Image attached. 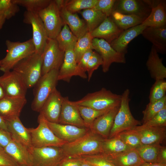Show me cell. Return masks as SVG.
Returning a JSON list of instances; mask_svg holds the SVG:
<instances>
[{"label": "cell", "instance_id": "cell-1", "mask_svg": "<svg viewBox=\"0 0 166 166\" xmlns=\"http://www.w3.org/2000/svg\"><path fill=\"white\" fill-rule=\"evenodd\" d=\"M105 139L90 129L84 136L73 142L66 143L61 147L67 157H79L102 153Z\"/></svg>", "mask_w": 166, "mask_h": 166}, {"label": "cell", "instance_id": "cell-2", "mask_svg": "<svg viewBox=\"0 0 166 166\" xmlns=\"http://www.w3.org/2000/svg\"><path fill=\"white\" fill-rule=\"evenodd\" d=\"M121 95L114 93L105 88L86 94L78 100L72 101L77 106H85L98 110L112 109L120 105Z\"/></svg>", "mask_w": 166, "mask_h": 166}, {"label": "cell", "instance_id": "cell-3", "mask_svg": "<svg viewBox=\"0 0 166 166\" xmlns=\"http://www.w3.org/2000/svg\"><path fill=\"white\" fill-rule=\"evenodd\" d=\"M6 44L7 53L0 65V70L4 73L10 71L18 62L35 52L32 38L23 42L6 40Z\"/></svg>", "mask_w": 166, "mask_h": 166}, {"label": "cell", "instance_id": "cell-4", "mask_svg": "<svg viewBox=\"0 0 166 166\" xmlns=\"http://www.w3.org/2000/svg\"><path fill=\"white\" fill-rule=\"evenodd\" d=\"M42 55L34 53L21 60L12 70L21 77L27 89L34 86L42 76Z\"/></svg>", "mask_w": 166, "mask_h": 166}, {"label": "cell", "instance_id": "cell-5", "mask_svg": "<svg viewBox=\"0 0 166 166\" xmlns=\"http://www.w3.org/2000/svg\"><path fill=\"white\" fill-rule=\"evenodd\" d=\"M130 93L129 90L127 89L121 95L120 106L108 139L112 138L123 131L132 129L141 124L140 122L136 119L131 112L129 106Z\"/></svg>", "mask_w": 166, "mask_h": 166}, {"label": "cell", "instance_id": "cell-6", "mask_svg": "<svg viewBox=\"0 0 166 166\" xmlns=\"http://www.w3.org/2000/svg\"><path fill=\"white\" fill-rule=\"evenodd\" d=\"M59 70L53 69L42 76L34 86V98L31 107L39 112L49 96L56 88Z\"/></svg>", "mask_w": 166, "mask_h": 166}, {"label": "cell", "instance_id": "cell-7", "mask_svg": "<svg viewBox=\"0 0 166 166\" xmlns=\"http://www.w3.org/2000/svg\"><path fill=\"white\" fill-rule=\"evenodd\" d=\"M38 125L36 128H28L32 147H61L66 143L60 139L49 127L47 121L42 116L38 117Z\"/></svg>", "mask_w": 166, "mask_h": 166}, {"label": "cell", "instance_id": "cell-8", "mask_svg": "<svg viewBox=\"0 0 166 166\" xmlns=\"http://www.w3.org/2000/svg\"><path fill=\"white\" fill-rule=\"evenodd\" d=\"M29 149L32 166H57L66 157L61 147H31Z\"/></svg>", "mask_w": 166, "mask_h": 166}, {"label": "cell", "instance_id": "cell-9", "mask_svg": "<svg viewBox=\"0 0 166 166\" xmlns=\"http://www.w3.org/2000/svg\"><path fill=\"white\" fill-rule=\"evenodd\" d=\"M38 14L43 22L48 38L55 39L64 24L60 10L54 0H51L49 5Z\"/></svg>", "mask_w": 166, "mask_h": 166}, {"label": "cell", "instance_id": "cell-10", "mask_svg": "<svg viewBox=\"0 0 166 166\" xmlns=\"http://www.w3.org/2000/svg\"><path fill=\"white\" fill-rule=\"evenodd\" d=\"M64 54L65 52L59 48L56 40L49 38L42 54V76L53 69L59 70Z\"/></svg>", "mask_w": 166, "mask_h": 166}, {"label": "cell", "instance_id": "cell-11", "mask_svg": "<svg viewBox=\"0 0 166 166\" xmlns=\"http://www.w3.org/2000/svg\"><path fill=\"white\" fill-rule=\"evenodd\" d=\"M23 22L31 25L35 53L42 55L49 38L42 21L38 13L26 11L24 14Z\"/></svg>", "mask_w": 166, "mask_h": 166}, {"label": "cell", "instance_id": "cell-12", "mask_svg": "<svg viewBox=\"0 0 166 166\" xmlns=\"http://www.w3.org/2000/svg\"><path fill=\"white\" fill-rule=\"evenodd\" d=\"M93 49L98 53L102 59V70L106 73L113 63H125V54L115 50L110 44L105 40L97 38L92 41Z\"/></svg>", "mask_w": 166, "mask_h": 166}, {"label": "cell", "instance_id": "cell-13", "mask_svg": "<svg viewBox=\"0 0 166 166\" xmlns=\"http://www.w3.org/2000/svg\"><path fill=\"white\" fill-rule=\"evenodd\" d=\"M0 84L6 96L26 97L27 88L20 76L12 70L0 77Z\"/></svg>", "mask_w": 166, "mask_h": 166}, {"label": "cell", "instance_id": "cell-14", "mask_svg": "<svg viewBox=\"0 0 166 166\" xmlns=\"http://www.w3.org/2000/svg\"><path fill=\"white\" fill-rule=\"evenodd\" d=\"M113 11L127 15H133L145 20L149 16L151 8L144 0H116Z\"/></svg>", "mask_w": 166, "mask_h": 166}, {"label": "cell", "instance_id": "cell-15", "mask_svg": "<svg viewBox=\"0 0 166 166\" xmlns=\"http://www.w3.org/2000/svg\"><path fill=\"white\" fill-rule=\"evenodd\" d=\"M63 97L56 88L44 103L39 113L47 121L58 123Z\"/></svg>", "mask_w": 166, "mask_h": 166}, {"label": "cell", "instance_id": "cell-16", "mask_svg": "<svg viewBox=\"0 0 166 166\" xmlns=\"http://www.w3.org/2000/svg\"><path fill=\"white\" fill-rule=\"evenodd\" d=\"M48 125L55 136L66 143H69L84 136L89 130L86 128L61 124L47 121Z\"/></svg>", "mask_w": 166, "mask_h": 166}, {"label": "cell", "instance_id": "cell-17", "mask_svg": "<svg viewBox=\"0 0 166 166\" xmlns=\"http://www.w3.org/2000/svg\"><path fill=\"white\" fill-rule=\"evenodd\" d=\"M58 123L86 128L77 106L69 101L67 97H63Z\"/></svg>", "mask_w": 166, "mask_h": 166}, {"label": "cell", "instance_id": "cell-18", "mask_svg": "<svg viewBox=\"0 0 166 166\" xmlns=\"http://www.w3.org/2000/svg\"><path fill=\"white\" fill-rule=\"evenodd\" d=\"M26 102V97L5 96L0 100V115L5 121L19 117Z\"/></svg>", "mask_w": 166, "mask_h": 166}, {"label": "cell", "instance_id": "cell-19", "mask_svg": "<svg viewBox=\"0 0 166 166\" xmlns=\"http://www.w3.org/2000/svg\"><path fill=\"white\" fill-rule=\"evenodd\" d=\"M133 129L139 135L141 144H160L166 138V127H152L143 124Z\"/></svg>", "mask_w": 166, "mask_h": 166}, {"label": "cell", "instance_id": "cell-20", "mask_svg": "<svg viewBox=\"0 0 166 166\" xmlns=\"http://www.w3.org/2000/svg\"><path fill=\"white\" fill-rule=\"evenodd\" d=\"M151 8L148 17L141 23L146 27H160L166 25V4L163 0H144Z\"/></svg>", "mask_w": 166, "mask_h": 166}, {"label": "cell", "instance_id": "cell-21", "mask_svg": "<svg viewBox=\"0 0 166 166\" xmlns=\"http://www.w3.org/2000/svg\"><path fill=\"white\" fill-rule=\"evenodd\" d=\"M120 106V105L110 109L97 118L89 129L103 138L108 139Z\"/></svg>", "mask_w": 166, "mask_h": 166}, {"label": "cell", "instance_id": "cell-22", "mask_svg": "<svg viewBox=\"0 0 166 166\" xmlns=\"http://www.w3.org/2000/svg\"><path fill=\"white\" fill-rule=\"evenodd\" d=\"M124 30L117 26L110 17H107L97 28L90 33L93 38L102 39L110 44Z\"/></svg>", "mask_w": 166, "mask_h": 166}, {"label": "cell", "instance_id": "cell-23", "mask_svg": "<svg viewBox=\"0 0 166 166\" xmlns=\"http://www.w3.org/2000/svg\"><path fill=\"white\" fill-rule=\"evenodd\" d=\"M141 34L152 43L158 52L166 53V25L160 27H146Z\"/></svg>", "mask_w": 166, "mask_h": 166}, {"label": "cell", "instance_id": "cell-24", "mask_svg": "<svg viewBox=\"0 0 166 166\" xmlns=\"http://www.w3.org/2000/svg\"><path fill=\"white\" fill-rule=\"evenodd\" d=\"M6 121L12 139L28 148L32 147L28 128L24 126L19 117Z\"/></svg>", "mask_w": 166, "mask_h": 166}, {"label": "cell", "instance_id": "cell-25", "mask_svg": "<svg viewBox=\"0 0 166 166\" xmlns=\"http://www.w3.org/2000/svg\"><path fill=\"white\" fill-rule=\"evenodd\" d=\"M60 10L64 24L68 26L78 39L89 32L86 23L76 13H72L68 11L65 7V5Z\"/></svg>", "mask_w": 166, "mask_h": 166}, {"label": "cell", "instance_id": "cell-26", "mask_svg": "<svg viewBox=\"0 0 166 166\" xmlns=\"http://www.w3.org/2000/svg\"><path fill=\"white\" fill-rule=\"evenodd\" d=\"M146 27L141 24L124 30L117 38L111 43L110 45L116 51L125 54L129 43L141 34Z\"/></svg>", "mask_w": 166, "mask_h": 166}, {"label": "cell", "instance_id": "cell-27", "mask_svg": "<svg viewBox=\"0 0 166 166\" xmlns=\"http://www.w3.org/2000/svg\"><path fill=\"white\" fill-rule=\"evenodd\" d=\"M4 149L19 166H32L29 148L12 138Z\"/></svg>", "mask_w": 166, "mask_h": 166}, {"label": "cell", "instance_id": "cell-28", "mask_svg": "<svg viewBox=\"0 0 166 166\" xmlns=\"http://www.w3.org/2000/svg\"><path fill=\"white\" fill-rule=\"evenodd\" d=\"M78 68L73 51V49L65 52L62 63L59 70L58 80L69 82L73 76H78Z\"/></svg>", "mask_w": 166, "mask_h": 166}, {"label": "cell", "instance_id": "cell-29", "mask_svg": "<svg viewBox=\"0 0 166 166\" xmlns=\"http://www.w3.org/2000/svg\"><path fill=\"white\" fill-rule=\"evenodd\" d=\"M102 154L114 166H140L144 162L134 149L110 155Z\"/></svg>", "mask_w": 166, "mask_h": 166}, {"label": "cell", "instance_id": "cell-30", "mask_svg": "<svg viewBox=\"0 0 166 166\" xmlns=\"http://www.w3.org/2000/svg\"><path fill=\"white\" fill-rule=\"evenodd\" d=\"M146 65L151 77L155 81L166 78V68L159 57L158 52L152 45Z\"/></svg>", "mask_w": 166, "mask_h": 166}, {"label": "cell", "instance_id": "cell-31", "mask_svg": "<svg viewBox=\"0 0 166 166\" xmlns=\"http://www.w3.org/2000/svg\"><path fill=\"white\" fill-rule=\"evenodd\" d=\"M116 24L120 29L125 30L141 24L144 20L133 15H127L113 11L110 16Z\"/></svg>", "mask_w": 166, "mask_h": 166}, {"label": "cell", "instance_id": "cell-32", "mask_svg": "<svg viewBox=\"0 0 166 166\" xmlns=\"http://www.w3.org/2000/svg\"><path fill=\"white\" fill-rule=\"evenodd\" d=\"M80 13L85 19L90 33L97 28L107 17L101 11L93 8L83 10Z\"/></svg>", "mask_w": 166, "mask_h": 166}, {"label": "cell", "instance_id": "cell-33", "mask_svg": "<svg viewBox=\"0 0 166 166\" xmlns=\"http://www.w3.org/2000/svg\"><path fill=\"white\" fill-rule=\"evenodd\" d=\"M55 39L59 48L65 52L69 49H73L78 38L72 33L68 26L64 24Z\"/></svg>", "mask_w": 166, "mask_h": 166}, {"label": "cell", "instance_id": "cell-34", "mask_svg": "<svg viewBox=\"0 0 166 166\" xmlns=\"http://www.w3.org/2000/svg\"><path fill=\"white\" fill-rule=\"evenodd\" d=\"M131 149L117 136L105 139L102 143V153L115 154Z\"/></svg>", "mask_w": 166, "mask_h": 166}, {"label": "cell", "instance_id": "cell-35", "mask_svg": "<svg viewBox=\"0 0 166 166\" xmlns=\"http://www.w3.org/2000/svg\"><path fill=\"white\" fill-rule=\"evenodd\" d=\"M161 146L160 144H141L135 149L144 162L157 163Z\"/></svg>", "mask_w": 166, "mask_h": 166}, {"label": "cell", "instance_id": "cell-36", "mask_svg": "<svg viewBox=\"0 0 166 166\" xmlns=\"http://www.w3.org/2000/svg\"><path fill=\"white\" fill-rule=\"evenodd\" d=\"M93 39L89 32L78 39L73 48L75 57L77 63L85 52L90 49L93 50Z\"/></svg>", "mask_w": 166, "mask_h": 166}, {"label": "cell", "instance_id": "cell-37", "mask_svg": "<svg viewBox=\"0 0 166 166\" xmlns=\"http://www.w3.org/2000/svg\"><path fill=\"white\" fill-rule=\"evenodd\" d=\"M77 107L86 127L89 129L97 118L111 109L98 110L84 106H77Z\"/></svg>", "mask_w": 166, "mask_h": 166}, {"label": "cell", "instance_id": "cell-38", "mask_svg": "<svg viewBox=\"0 0 166 166\" xmlns=\"http://www.w3.org/2000/svg\"><path fill=\"white\" fill-rule=\"evenodd\" d=\"M166 105V96L156 101L149 103L143 112V124L151 119Z\"/></svg>", "mask_w": 166, "mask_h": 166}, {"label": "cell", "instance_id": "cell-39", "mask_svg": "<svg viewBox=\"0 0 166 166\" xmlns=\"http://www.w3.org/2000/svg\"><path fill=\"white\" fill-rule=\"evenodd\" d=\"M98 0H66L65 7L69 11L76 13L83 10L92 8Z\"/></svg>", "mask_w": 166, "mask_h": 166}, {"label": "cell", "instance_id": "cell-40", "mask_svg": "<svg viewBox=\"0 0 166 166\" xmlns=\"http://www.w3.org/2000/svg\"><path fill=\"white\" fill-rule=\"evenodd\" d=\"M18 5L21 6L26 11L38 13L47 7L50 3V0H12Z\"/></svg>", "mask_w": 166, "mask_h": 166}, {"label": "cell", "instance_id": "cell-41", "mask_svg": "<svg viewBox=\"0 0 166 166\" xmlns=\"http://www.w3.org/2000/svg\"><path fill=\"white\" fill-rule=\"evenodd\" d=\"M116 136L131 149H135L141 144L139 135L133 129L123 131Z\"/></svg>", "mask_w": 166, "mask_h": 166}, {"label": "cell", "instance_id": "cell-42", "mask_svg": "<svg viewBox=\"0 0 166 166\" xmlns=\"http://www.w3.org/2000/svg\"><path fill=\"white\" fill-rule=\"evenodd\" d=\"M166 81L164 79L155 81L150 90L149 103H152L166 96Z\"/></svg>", "mask_w": 166, "mask_h": 166}, {"label": "cell", "instance_id": "cell-43", "mask_svg": "<svg viewBox=\"0 0 166 166\" xmlns=\"http://www.w3.org/2000/svg\"><path fill=\"white\" fill-rule=\"evenodd\" d=\"M19 10L18 6L12 0H0V14L4 15L6 19L14 16Z\"/></svg>", "mask_w": 166, "mask_h": 166}, {"label": "cell", "instance_id": "cell-44", "mask_svg": "<svg viewBox=\"0 0 166 166\" xmlns=\"http://www.w3.org/2000/svg\"><path fill=\"white\" fill-rule=\"evenodd\" d=\"M79 157L85 161L94 166H114L102 153Z\"/></svg>", "mask_w": 166, "mask_h": 166}, {"label": "cell", "instance_id": "cell-45", "mask_svg": "<svg viewBox=\"0 0 166 166\" xmlns=\"http://www.w3.org/2000/svg\"><path fill=\"white\" fill-rule=\"evenodd\" d=\"M103 63L102 59L100 54L95 51L93 52L90 57L87 66L86 72L88 81L90 80L94 72Z\"/></svg>", "mask_w": 166, "mask_h": 166}, {"label": "cell", "instance_id": "cell-46", "mask_svg": "<svg viewBox=\"0 0 166 166\" xmlns=\"http://www.w3.org/2000/svg\"><path fill=\"white\" fill-rule=\"evenodd\" d=\"M143 124L152 127H166V105L151 119Z\"/></svg>", "mask_w": 166, "mask_h": 166}, {"label": "cell", "instance_id": "cell-47", "mask_svg": "<svg viewBox=\"0 0 166 166\" xmlns=\"http://www.w3.org/2000/svg\"><path fill=\"white\" fill-rule=\"evenodd\" d=\"M93 50L91 49L85 52L77 63L78 68V76L83 79L87 78L86 73L88 61L92 55Z\"/></svg>", "mask_w": 166, "mask_h": 166}, {"label": "cell", "instance_id": "cell-48", "mask_svg": "<svg viewBox=\"0 0 166 166\" xmlns=\"http://www.w3.org/2000/svg\"><path fill=\"white\" fill-rule=\"evenodd\" d=\"M116 1L115 0H98L93 8L101 11L107 17H110Z\"/></svg>", "mask_w": 166, "mask_h": 166}, {"label": "cell", "instance_id": "cell-49", "mask_svg": "<svg viewBox=\"0 0 166 166\" xmlns=\"http://www.w3.org/2000/svg\"><path fill=\"white\" fill-rule=\"evenodd\" d=\"M0 166H19L14 159L0 146Z\"/></svg>", "mask_w": 166, "mask_h": 166}, {"label": "cell", "instance_id": "cell-50", "mask_svg": "<svg viewBox=\"0 0 166 166\" xmlns=\"http://www.w3.org/2000/svg\"><path fill=\"white\" fill-rule=\"evenodd\" d=\"M83 161L80 157H65L57 166H80Z\"/></svg>", "mask_w": 166, "mask_h": 166}, {"label": "cell", "instance_id": "cell-51", "mask_svg": "<svg viewBox=\"0 0 166 166\" xmlns=\"http://www.w3.org/2000/svg\"><path fill=\"white\" fill-rule=\"evenodd\" d=\"M11 140L10 132L0 127V146L5 148Z\"/></svg>", "mask_w": 166, "mask_h": 166}, {"label": "cell", "instance_id": "cell-52", "mask_svg": "<svg viewBox=\"0 0 166 166\" xmlns=\"http://www.w3.org/2000/svg\"><path fill=\"white\" fill-rule=\"evenodd\" d=\"M157 163L166 164V147L161 146L158 156Z\"/></svg>", "mask_w": 166, "mask_h": 166}, {"label": "cell", "instance_id": "cell-53", "mask_svg": "<svg viewBox=\"0 0 166 166\" xmlns=\"http://www.w3.org/2000/svg\"><path fill=\"white\" fill-rule=\"evenodd\" d=\"M140 166H166V164L156 163L144 162L142 163Z\"/></svg>", "mask_w": 166, "mask_h": 166}, {"label": "cell", "instance_id": "cell-54", "mask_svg": "<svg viewBox=\"0 0 166 166\" xmlns=\"http://www.w3.org/2000/svg\"><path fill=\"white\" fill-rule=\"evenodd\" d=\"M0 127L3 129L8 131L6 122V121L0 115Z\"/></svg>", "mask_w": 166, "mask_h": 166}, {"label": "cell", "instance_id": "cell-55", "mask_svg": "<svg viewBox=\"0 0 166 166\" xmlns=\"http://www.w3.org/2000/svg\"><path fill=\"white\" fill-rule=\"evenodd\" d=\"M6 19V17L4 15L0 14V30L2 28Z\"/></svg>", "mask_w": 166, "mask_h": 166}, {"label": "cell", "instance_id": "cell-56", "mask_svg": "<svg viewBox=\"0 0 166 166\" xmlns=\"http://www.w3.org/2000/svg\"><path fill=\"white\" fill-rule=\"evenodd\" d=\"M6 96L4 91L0 84V100Z\"/></svg>", "mask_w": 166, "mask_h": 166}, {"label": "cell", "instance_id": "cell-57", "mask_svg": "<svg viewBox=\"0 0 166 166\" xmlns=\"http://www.w3.org/2000/svg\"><path fill=\"white\" fill-rule=\"evenodd\" d=\"M80 166H94L93 165L87 163L83 160V161L82 163Z\"/></svg>", "mask_w": 166, "mask_h": 166}, {"label": "cell", "instance_id": "cell-58", "mask_svg": "<svg viewBox=\"0 0 166 166\" xmlns=\"http://www.w3.org/2000/svg\"><path fill=\"white\" fill-rule=\"evenodd\" d=\"M1 60H0V65H1Z\"/></svg>", "mask_w": 166, "mask_h": 166}]
</instances>
